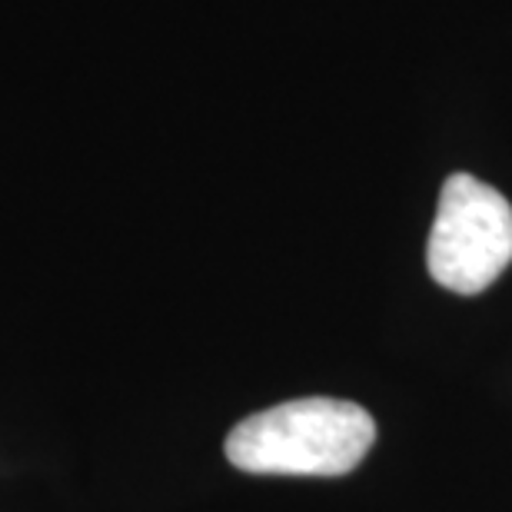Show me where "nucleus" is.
Returning <instances> with one entry per match:
<instances>
[{
  "instance_id": "nucleus-1",
  "label": "nucleus",
  "mask_w": 512,
  "mask_h": 512,
  "mask_svg": "<svg viewBox=\"0 0 512 512\" xmlns=\"http://www.w3.org/2000/svg\"><path fill=\"white\" fill-rule=\"evenodd\" d=\"M376 443V423L346 399H290L247 416L227 436V459L256 476H346Z\"/></svg>"
},
{
  "instance_id": "nucleus-2",
  "label": "nucleus",
  "mask_w": 512,
  "mask_h": 512,
  "mask_svg": "<svg viewBox=\"0 0 512 512\" xmlns=\"http://www.w3.org/2000/svg\"><path fill=\"white\" fill-rule=\"evenodd\" d=\"M512 263V207L489 183L453 173L429 230V276L449 293L476 296Z\"/></svg>"
}]
</instances>
